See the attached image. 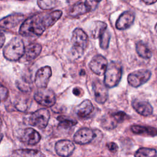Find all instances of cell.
Returning a JSON list of instances; mask_svg holds the SVG:
<instances>
[{
    "instance_id": "21",
    "label": "cell",
    "mask_w": 157,
    "mask_h": 157,
    "mask_svg": "<svg viewBox=\"0 0 157 157\" xmlns=\"http://www.w3.org/2000/svg\"><path fill=\"white\" fill-rule=\"evenodd\" d=\"M42 51V46L37 43H32L25 48L24 56L26 61H31L37 57Z\"/></svg>"
},
{
    "instance_id": "3",
    "label": "cell",
    "mask_w": 157,
    "mask_h": 157,
    "mask_svg": "<svg viewBox=\"0 0 157 157\" xmlns=\"http://www.w3.org/2000/svg\"><path fill=\"white\" fill-rule=\"evenodd\" d=\"M71 42L72 55L76 58L82 56L88 44L86 33L81 28H75L72 32Z\"/></svg>"
},
{
    "instance_id": "18",
    "label": "cell",
    "mask_w": 157,
    "mask_h": 157,
    "mask_svg": "<svg viewBox=\"0 0 157 157\" xmlns=\"http://www.w3.org/2000/svg\"><path fill=\"white\" fill-rule=\"evenodd\" d=\"M40 134L31 128H26L20 137L21 141L28 145H36L40 140Z\"/></svg>"
},
{
    "instance_id": "31",
    "label": "cell",
    "mask_w": 157,
    "mask_h": 157,
    "mask_svg": "<svg viewBox=\"0 0 157 157\" xmlns=\"http://www.w3.org/2000/svg\"><path fill=\"white\" fill-rule=\"evenodd\" d=\"M142 1L147 5L153 4L156 2V0H142Z\"/></svg>"
},
{
    "instance_id": "10",
    "label": "cell",
    "mask_w": 157,
    "mask_h": 157,
    "mask_svg": "<svg viewBox=\"0 0 157 157\" xmlns=\"http://www.w3.org/2000/svg\"><path fill=\"white\" fill-rule=\"evenodd\" d=\"M151 72L148 69H139L130 73L128 76L129 84L134 88H137L146 83L151 77Z\"/></svg>"
},
{
    "instance_id": "14",
    "label": "cell",
    "mask_w": 157,
    "mask_h": 157,
    "mask_svg": "<svg viewBox=\"0 0 157 157\" xmlns=\"http://www.w3.org/2000/svg\"><path fill=\"white\" fill-rule=\"evenodd\" d=\"M93 90L95 101L99 104H104L108 98V90L104 83L99 80L93 82Z\"/></svg>"
},
{
    "instance_id": "35",
    "label": "cell",
    "mask_w": 157,
    "mask_h": 157,
    "mask_svg": "<svg viewBox=\"0 0 157 157\" xmlns=\"http://www.w3.org/2000/svg\"><path fill=\"white\" fill-rule=\"evenodd\" d=\"M0 102H1V101H0Z\"/></svg>"
},
{
    "instance_id": "19",
    "label": "cell",
    "mask_w": 157,
    "mask_h": 157,
    "mask_svg": "<svg viewBox=\"0 0 157 157\" xmlns=\"http://www.w3.org/2000/svg\"><path fill=\"white\" fill-rule=\"evenodd\" d=\"M132 106L139 114L144 117L149 116L153 113V107L147 101L134 100L132 102Z\"/></svg>"
},
{
    "instance_id": "28",
    "label": "cell",
    "mask_w": 157,
    "mask_h": 157,
    "mask_svg": "<svg viewBox=\"0 0 157 157\" xmlns=\"http://www.w3.org/2000/svg\"><path fill=\"white\" fill-rule=\"evenodd\" d=\"M9 96V91L6 87L0 83V101L6 100Z\"/></svg>"
},
{
    "instance_id": "2",
    "label": "cell",
    "mask_w": 157,
    "mask_h": 157,
    "mask_svg": "<svg viewBox=\"0 0 157 157\" xmlns=\"http://www.w3.org/2000/svg\"><path fill=\"white\" fill-rule=\"evenodd\" d=\"M25 48V45L22 39L20 37H15L4 47L3 55L7 60L15 61L24 55Z\"/></svg>"
},
{
    "instance_id": "33",
    "label": "cell",
    "mask_w": 157,
    "mask_h": 157,
    "mask_svg": "<svg viewBox=\"0 0 157 157\" xmlns=\"http://www.w3.org/2000/svg\"><path fill=\"white\" fill-rule=\"evenodd\" d=\"M2 137H3V135L1 133H0V142H1V140L2 139Z\"/></svg>"
},
{
    "instance_id": "15",
    "label": "cell",
    "mask_w": 157,
    "mask_h": 157,
    "mask_svg": "<svg viewBox=\"0 0 157 157\" xmlns=\"http://www.w3.org/2000/svg\"><path fill=\"white\" fill-rule=\"evenodd\" d=\"M55 149L56 153L59 156L68 157L73 153L75 149V145L71 140H61L56 143Z\"/></svg>"
},
{
    "instance_id": "9",
    "label": "cell",
    "mask_w": 157,
    "mask_h": 157,
    "mask_svg": "<svg viewBox=\"0 0 157 157\" xmlns=\"http://www.w3.org/2000/svg\"><path fill=\"white\" fill-rule=\"evenodd\" d=\"M34 100L40 105L50 107L56 102V96L54 92L49 89H39L34 95Z\"/></svg>"
},
{
    "instance_id": "13",
    "label": "cell",
    "mask_w": 157,
    "mask_h": 157,
    "mask_svg": "<svg viewBox=\"0 0 157 157\" xmlns=\"http://www.w3.org/2000/svg\"><path fill=\"white\" fill-rule=\"evenodd\" d=\"M96 137V132L91 129L82 128L74 135V141L78 144L84 145L91 142Z\"/></svg>"
},
{
    "instance_id": "17",
    "label": "cell",
    "mask_w": 157,
    "mask_h": 157,
    "mask_svg": "<svg viewBox=\"0 0 157 157\" xmlns=\"http://www.w3.org/2000/svg\"><path fill=\"white\" fill-rule=\"evenodd\" d=\"M135 15L131 10L123 12L116 21L115 26L118 29L124 30L129 28L134 23Z\"/></svg>"
},
{
    "instance_id": "4",
    "label": "cell",
    "mask_w": 157,
    "mask_h": 157,
    "mask_svg": "<svg viewBox=\"0 0 157 157\" xmlns=\"http://www.w3.org/2000/svg\"><path fill=\"white\" fill-rule=\"evenodd\" d=\"M104 83L107 88L116 86L122 77V67L118 62L111 61L104 72Z\"/></svg>"
},
{
    "instance_id": "26",
    "label": "cell",
    "mask_w": 157,
    "mask_h": 157,
    "mask_svg": "<svg viewBox=\"0 0 157 157\" xmlns=\"http://www.w3.org/2000/svg\"><path fill=\"white\" fill-rule=\"evenodd\" d=\"M57 120L59 121V124L58 127L62 128L64 129H68L70 128L74 125L77 124V121L75 120H73L72 119L64 117H58L57 118Z\"/></svg>"
},
{
    "instance_id": "5",
    "label": "cell",
    "mask_w": 157,
    "mask_h": 157,
    "mask_svg": "<svg viewBox=\"0 0 157 157\" xmlns=\"http://www.w3.org/2000/svg\"><path fill=\"white\" fill-rule=\"evenodd\" d=\"M92 35L99 39V45L102 49L105 50L109 47L110 39V33L107 28V24L102 21H96Z\"/></svg>"
},
{
    "instance_id": "23",
    "label": "cell",
    "mask_w": 157,
    "mask_h": 157,
    "mask_svg": "<svg viewBox=\"0 0 157 157\" xmlns=\"http://www.w3.org/2000/svg\"><path fill=\"white\" fill-rule=\"evenodd\" d=\"M131 131L136 134L147 135L155 136L156 135V129L150 126H145L140 125H133L131 127Z\"/></svg>"
},
{
    "instance_id": "11",
    "label": "cell",
    "mask_w": 157,
    "mask_h": 157,
    "mask_svg": "<svg viewBox=\"0 0 157 157\" xmlns=\"http://www.w3.org/2000/svg\"><path fill=\"white\" fill-rule=\"evenodd\" d=\"M52 74V69L50 66H46L40 68L35 75L34 83L36 86L39 89L46 88Z\"/></svg>"
},
{
    "instance_id": "8",
    "label": "cell",
    "mask_w": 157,
    "mask_h": 157,
    "mask_svg": "<svg viewBox=\"0 0 157 157\" xmlns=\"http://www.w3.org/2000/svg\"><path fill=\"white\" fill-rule=\"evenodd\" d=\"M128 118L129 116L121 111L109 113L102 118L101 126L104 129H112L115 128L118 123L123 122Z\"/></svg>"
},
{
    "instance_id": "6",
    "label": "cell",
    "mask_w": 157,
    "mask_h": 157,
    "mask_svg": "<svg viewBox=\"0 0 157 157\" xmlns=\"http://www.w3.org/2000/svg\"><path fill=\"white\" fill-rule=\"evenodd\" d=\"M50 112L48 109L42 108L33 112L29 117V124L39 129L45 128L50 120Z\"/></svg>"
},
{
    "instance_id": "30",
    "label": "cell",
    "mask_w": 157,
    "mask_h": 157,
    "mask_svg": "<svg viewBox=\"0 0 157 157\" xmlns=\"http://www.w3.org/2000/svg\"><path fill=\"white\" fill-rule=\"evenodd\" d=\"M5 40H6V37L4 34L0 32V49L2 48V47L4 44Z\"/></svg>"
},
{
    "instance_id": "27",
    "label": "cell",
    "mask_w": 157,
    "mask_h": 157,
    "mask_svg": "<svg viewBox=\"0 0 157 157\" xmlns=\"http://www.w3.org/2000/svg\"><path fill=\"white\" fill-rule=\"evenodd\" d=\"M56 2L57 1L53 0L37 1L39 7L43 10H50L53 9L56 6Z\"/></svg>"
},
{
    "instance_id": "34",
    "label": "cell",
    "mask_w": 157,
    "mask_h": 157,
    "mask_svg": "<svg viewBox=\"0 0 157 157\" xmlns=\"http://www.w3.org/2000/svg\"><path fill=\"white\" fill-rule=\"evenodd\" d=\"M1 125H2V121H1V118H0V128H1Z\"/></svg>"
},
{
    "instance_id": "24",
    "label": "cell",
    "mask_w": 157,
    "mask_h": 157,
    "mask_svg": "<svg viewBox=\"0 0 157 157\" xmlns=\"http://www.w3.org/2000/svg\"><path fill=\"white\" fill-rule=\"evenodd\" d=\"M136 52L139 56L144 59H149L151 57L152 53L151 50L147 47L146 44H145L142 42H139L137 43L136 46Z\"/></svg>"
},
{
    "instance_id": "12",
    "label": "cell",
    "mask_w": 157,
    "mask_h": 157,
    "mask_svg": "<svg viewBox=\"0 0 157 157\" xmlns=\"http://www.w3.org/2000/svg\"><path fill=\"white\" fill-rule=\"evenodd\" d=\"M107 65V59L101 55H95L89 63V67L91 71L98 75L104 74Z\"/></svg>"
},
{
    "instance_id": "22",
    "label": "cell",
    "mask_w": 157,
    "mask_h": 157,
    "mask_svg": "<svg viewBox=\"0 0 157 157\" xmlns=\"http://www.w3.org/2000/svg\"><path fill=\"white\" fill-rule=\"evenodd\" d=\"M12 157H45L39 150L34 149H19L13 151Z\"/></svg>"
},
{
    "instance_id": "29",
    "label": "cell",
    "mask_w": 157,
    "mask_h": 157,
    "mask_svg": "<svg viewBox=\"0 0 157 157\" xmlns=\"http://www.w3.org/2000/svg\"><path fill=\"white\" fill-rule=\"evenodd\" d=\"M107 146L111 152L115 153L118 150V145L115 142H110L107 144Z\"/></svg>"
},
{
    "instance_id": "16",
    "label": "cell",
    "mask_w": 157,
    "mask_h": 157,
    "mask_svg": "<svg viewBox=\"0 0 157 157\" xmlns=\"http://www.w3.org/2000/svg\"><path fill=\"white\" fill-rule=\"evenodd\" d=\"M24 19V15L21 13H13L0 20V28L4 29H10L17 26Z\"/></svg>"
},
{
    "instance_id": "20",
    "label": "cell",
    "mask_w": 157,
    "mask_h": 157,
    "mask_svg": "<svg viewBox=\"0 0 157 157\" xmlns=\"http://www.w3.org/2000/svg\"><path fill=\"white\" fill-rule=\"evenodd\" d=\"M94 110V106L92 102L85 99L82 101L76 108V114L80 118H88Z\"/></svg>"
},
{
    "instance_id": "7",
    "label": "cell",
    "mask_w": 157,
    "mask_h": 157,
    "mask_svg": "<svg viewBox=\"0 0 157 157\" xmlns=\"http://www.w3.org/2000/svg\"><path fill=\"white\" fill-rule=\"evenodd\" d=\"M98 1H85L75 3L69 9V15L72 17H76L87 13L93 10L98 4Z\"/></svg>"
},
{
    "instance_id": "32",
    "label": "cell",
    "mask_w": 157,
    "mask_h": 157,
    "mask_svg": "<svg viewBox=\"0 0 157 157\" xmlns=\"http://www.w3.org/2000/svg\"><path fill=\"white\" fill-rule=\"evenodd\" d=\"M72 92H73V93H74V95L77 96H80V93H81L80 89L78 88H74Z\"/></svg>"
},
{
    "instance_id": "25",
    "label": "cell",
    "mask_w": 157,
    "mask_h": 157,
    "mask_svg": "<svg viewBox=\"0 0 157 157\" xmlns=\"http://www.w3.org/2000/svg\"><path fill=\"white\" fill-rule=\"evenodd\" d=\"M135 157H156V151L153 148H140L134 155Z\"/></svg>"
},
{
    "instance_id": "1",
    "label": "cell",
    "mask_w": 157,
    "mask_h": 157,
    "mask_svg": "<svg viewBox=\"0 0 157 157\" xmlns=\"http://www.w3.org/2000/svg\"><path fill=\"white\" fill-rule=\"evenodd\" d=\"M61 15L62 11L59 10L33 15L24 20L20 26L19 33L24 37L39 36L53 26Z\"/></svg>"
}]
</instances>
